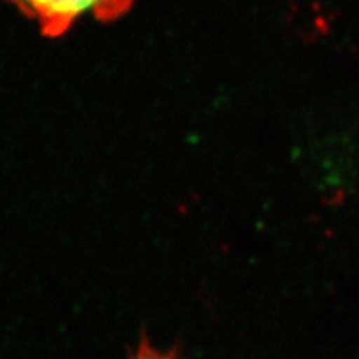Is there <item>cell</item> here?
I'll list each match as a JSON object with an SVG mask.
<instances>
[{"label":"cell","mask_w":359,"mask_h":359,"mask_svg":"<svg viewBox=\"0 0 359 359\" xmlns=\"http://www.w3.org/2000/svg\"><path fill=\"white\" fill-rule=\"evenodd\" d=\"M130 359H180L177 354L175 353H163V351H158V349H155L154 346L150 344V341L147 338L142 339V343L138 344L137 351L132 354V358Z\"/></svg>","instance_id":"cell-2"},{"label":"cell","mask_w":359,"mask_h":359,"mask_svg":"<svg viewBox=\"0 0 359 359\" xmlns=\"http://www.w3.org/2000/svg\"><path fill=\"white\" fill-rule=\"evenodd\" d=\"M52 34L64 32L88 19L115 15L128 0H8Z\"/></svg>","instance_id":"cell-1"}]
</instances>
